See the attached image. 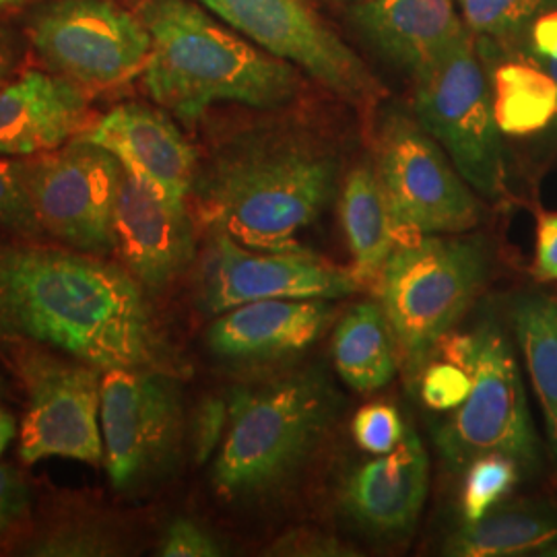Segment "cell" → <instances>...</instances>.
Masks as SVG:
<instances>
[{
	"label": "cell",
	"mask_w": 557,
	"mask_h": 557,
	"mask_svg": "<svg viewBox=\"0 0 557 557\" xmlns=\"http://www.w3.org/2000/svg\"><path fill=\"white\" fill-rule=\"evenodd\" d=\"M492 103L499 133L527 137L557 119V83L541 66L508 62L492 77Z\"/></svg>",
	"instance_id": "cb8c5ba5"
},
{
	"label": "cell",
	"mask_w": 557,
	"mask_h": 557,
	"mask_svg": "<svg viewBox=\"0 0 557 557\" xmlns=\"http://www.w3.org/2000/svg\"><path fill=\"white\" fill-rule=\"evenodd\" d=\"M21 176L48 236L81 252L112 255L122 163L91 140L20 158Z\"/></svg>",
	"instance_id": "30bf717a"
},
{
	"label": "cell",
	"mask_w": 557,
	"mask_h": 557,
	"mask_svg": "<svg viewBox=\"0 0 557 557\" xmlns=\"http://www.w3.org/2000/svg\"><path fill=\"white\" fill-rule=\"evenodd\" d=\"M419 395L436 411H453L471 391V372L446 359H432L419 376Z\"/></svg>",
	"instance_id": "f1b7e54d"
},
{
	"label": "cell",
	"mask_w": 557,
	"mask_h": 557,
	"mask_svg": "<svg viewBox=\"0 0 557 557\" xmlns=\"http://www.w3.org/2000/svg\"><path fill=\"white\" fill-rule=\"evenodd\" d=\"M29 490L20 473L0 465V539L9 535L29 512Z\"/></svg>",
	"instance_id": "d6a6232c"
},
{
	"label": "cell",
	"mask_w": 557,
	"mask_h": 557,
	"mask_svg": "<svg viewBox=\"0 0 557 557\" xmlns=\"http://www.w3.org/2000/svg\"><path fill=\"white\" fill-rule=\"evenodd\" d=\"M487 275V257L478 239L413 236L400 239L379 281L384 319L397 349L407 386L418 384L469 310Z\"/></svg>",
	"instance_id": "5b68a950"
},
{
	"label": "cell",
	"mask_w": 557,
	"mask_h": 557,
	"mask_svg": "<svg viewBox=\"0 0 557 557\" xmlns=\"http://www.w3.org/2000/svg\"><path fill=\"white\" fill-rule=\"evenodd\" d=\"M89 89L52 71H25L0 87V156L29 158L77 139L91 124Z\"/></svg>",
	"instance_id": "e0dca14e"
},
{
	"label": "cell",
	"mask_w": 557,
	"mask_h": 557,
	"mask_svg": "<svg viewBox=\"0 0 557 557\" xmlns=\"http://www.w3.org/2000/svg\"><path fill=\"white\" fill-rule=\"evenodd\" d=\"M278 554L285 556H341L345 552L335 539L324 537L322 533H294L289 537L281 539L277 545Z\"/></svg>",
	"instance_id": "d590c367"
},
{
	"label": "cell",
	"mask_w": 557,
	"mask_h": 557,
	"mask_svg": "<svg viewBox=\"0 0 557 557\" xmlns=\"http://www.w3.org/2000/svg\"><path fill=\"white\" fill-rule=\"evenodd\" d=\"M471 391L436 434L442 457L453 471H465L475 458L499 453L518 465L537 460V440L531 423L517 359L494 322L475 331Z\"/></svg>",
	"instance_id": "9c48e42d"
},
{
	"label": "cell",
	"mask_w": 557,
	"mask_h": 557,
	"mask_svg": "<svg viewBox=\"0 0 557 557\" xmlns=\"http://www.w3.org/2000/svg\"><path fill=\"white\" fill-rule=\"evenodd\" d=\"M418 122L436 139L467 184L487 199L504 193V153L492 89L475 44L465 34L438 62L413 77Z\"/></svg>",
	"instance_id": "8992f818"
},
{
	"label": "cell",
	"mask_w": 557,
	"mask_h": 557,
	"mask_svg": "<svg viewBox=\"0 0 557 557\" xmlns=\"http://www.w3.org/2000/svg\"><path fill=\"white\" fill-rule=\"evenodd\" d=\"M151 36L143 69L149 98L195 124L215 103L275 110L296 98V69L264 52L193 0H133Z\"/></svg>",
	"instance_id": "3957f363"
},
{
	"label": "cell",
	"mask_w": 557,
	"mask_h": 557,
	"mask_svg": "<svg viewBox=\"0 0 557 557\" xmlns=\"http://www.w3.org/2000/svg\"><path fill=\"white\" fill-rule=\"evenodd\" d=\"M335 308L329 299H259L236 306L213 322L207 343L227 359H277L310 347Z\"/></svg>",
	"instance_id": "ffe728a7"
},
{
	"label": "cell",
	"mask_w": 557,
	"mask_h": 557,
	"mask_svg": "<svg viewBox=\"0 0 557 557\" xmlns=\"http://www.w3.org/2000/svg\"><path fill=\"white\" fill-rule=\"evenodd\" d=\"M0 338L116 368L160 370L168 351L143 285L119 262L38 242H0Z\"/></svg>",
	"instance_id": "6da1fadb"
},
{
	"label": "cell",
	"mask_w": 557,
	"mask_h": 557,
	"mask_svg": "<svg viewBox=\"0 0 557 557\" xmlns=\"http://www.w3.org/2000/svg\"><path fill=\"white\" fill-rule=\"evenodd\" d=\"M557 522L531 512H499L467 520L448 543L450 556L506 557L552 545Z\"/></svg>",
	"instance_id": "d4e9b609"
},
{
	"label": "cell",
	"mask_w": 557,
	"mask_h": 557,
	"mask_svg": "<svg viewBox=\"0 0 557 557\" xmlns=\"http://www.w3.org/2000/svg\"><path fill=\"white\" fill-rule=\"evenodd\" d=\"M430 490V457L416 432L395 450L356 469L343 487V506L363 529L380 535L409 533Z\"/></svg>",
	"instance_id": "ac0fdd59"
},
{
	"label": "cell",
	"mask_w": 557,
	"mask_h": 557,
	"mask_svg": "<svg viewBox=\"0 0 557 557\" xmlns=\"http://www.w3.org/2000/svg\"><path fill=\"white\" fill-rule=\"evenodd\" d=\"M27 0H0V9H11V7H20Z\"/></svg>",
	"instance_id": "ab89813d"
},
{
	"label": "cell",
	"mask_w": 557,
	"mask_h": 557,
	"mask_svg": "<svg viewBox=\"0 0 557 557\" xmlns=\"http://www.w3.org/2000/svg\"><path fill=\"white\" fill-rule=\"evenodd\" d=\"M264 52L306 71L354 103L379 100L382 89L363 60L304 0H197Z\"/></svg>",
	"instance_id": "7c38bea8"
},
{
	"label": "cell",
	"mask_w": 557,
	"mask_h": 557,
	"mask_svg": "<svg viewBox=\"0 0 557 557\" xmlns=\"http://www.w3.org/2000/svg\"><path fill=\"white\" fill-rule=\"evenodd\" d=\"M407 430L397 409L384 403L361 407L354 418V438L370 455H386L395 450Z\"/></svg>",
	"instance_id": "f546056e"
},
{
	"label": "cell",
	"mask_w": 557,
	"mask_h": 557,
	"mask_svg": "<svg viewBox=\"0 0 557 557\" xmlns=\"http://www.w3.org/2000/svg\"><path fill=\"white\" fill-rule=\"evenodd\" d=\"M515 333L537 395L547 436L557 457V301L545 296L518 299Z\"/></svg>",
	"instance_id": "603a6c76"
},
{
	"label": "cell",
	"mask_w": 557,
	"mask_h": 557,
	"mask_svg": "<svg viewBox=\"0 0 557 557\" xmlns=\"http://www.w3.org/2000/svg\"><path fill=\"white\" fill-rule=\"evenodd\" d=\"M358 278L319 255L294 246L262 250L211 230L202 262V306L223 314L259 299H333L358 294Z\"/></svg>",
	"instance_id": "5bb4252c"
},
{
	"label": "cell",
	"mask_w": 557,
	"mask_h": 557,
	"mask_svg": "<svg viewBox=\"0 0 557 557\" xmlns=\"http://www.w3.org/2000/svg\"><path fill=\"white\" fill-rule=\"evenodd\" d=\"M518 465L515 458L490 453L475 458L465 469L462 490V517L478 520L490 515V510L504 498L518 481Z\"/></svg>",
	"instance_id": "484cf974"
},
{
	"label": "cell",
	"mask_w": 557,
	"mask_h": 557,
	"mask_svg": "<svg viewBox=\"0 0 557 557\" xmlns=\"http://www.w3.org/2000/svg\"><path fill=\"white\" fill-rule=\"evenodd\" d=\"M356 2H359V0H356Z\"/></svg>",
	"instance_id": "b9f144b4"
},
{
	"label": "cell",
	"mask_w": 557,
	"mask_h": 557,
	"mask_svg": "<svg viewBox=\"0 0 557 557\" xmlns=\"http://www.w3.org/2000/svg\"><path fill=\"white\" fill-rule=\"evenodd\" d=\"M351 20L363 38L411 79L467 34L453 0H359L351 7Z\"/></svg>",
	"instance_id": "d6986e66"
},
{
	"label": "cell",
	"mask_w": 557,
	"mask_h": 557,
	"mask_svg": "<svg viewBox=\"0 0 557 557\" xmlns=\"http://www.w3.org/2000/svg\"><path fill=\"white\" fill-rule=\"evenodd\" d=\"M230 418L213 462L223 498L259 496L287 481L317 450L333 419L324 380L299 374L230 398Z\"/></svg>",
	"instance_id": "277c9868"
},
{
	"label": "cell",
	"mask_w": 557,
	"mask_h": 557,
	"mask_svg": "<svg viewBox=\"0 0 557 557\" xmlns=\"http://www.w3.org/2000/svg\"><path fill=\"white\" fill-rule=\"evenodd\" d=\"M195 225L188 207L165 199L122 168L112 218V255L143 287L160 292L195 259Z\"/></svg>",
	"instance_id": "9a60e30c"
},
{
	"label": "cell",
	"mask_w": 557,
	"mask_h": 557,
	"mask_svg": "<svg viewBox=\"0 0 557 557\" xmlns=\"http://www.w3.org/2000/svg\"><path fill=\"white\" fill-rule=\"evenodd\" d=\"M4 391H7V386H4V380L0 376V398L4 397Z\"/></svg>",
	"instance_id": "60d3db41"
},
{
	"label": "cell",
	"mask_w": 557,
	"mask_h": 557,
	"mask_svg": "<svg viewBox=\"0 0 557 557\" xmlns=\"http://www.w3.org/2000/svg\"><path fill=\"white\" fill-rule=\"evenodd\" d=\"M23 62V41L20 36L4 23H0V87L17 77Z\"/></svg>",
	"instance_id": "8d00e7d4"
},
{
	"label": "cell",
	"mask_w": 557,
	"mask_h": 557,
	"mask_svg": "<svg viewBox=\"0 0 557 557\" xmlns=\"http://www.w3.org/2000/svg\"><path fill=\"white\" fill-rule=\"evenodd\" d=\"M333 359L338 376L358 393H374L395 379L397 349L380 304L361 301L341 319Z\"/></svg>",
	"instance_id": "7402d4cb"
},
{
	"label": "cell",
	"mask_w": 557,
	"mask_h": 557,
	"mask_svg": "<svg viewBox=\"0 0 557 557\" xmlns=\"http://www.w3.org/2000/svg\"><path fill=\"white\" fill-rule=\"evenodd\" d=\"M338 213L354 257L351 273L361 285L379 287L380 275L400 238L374 163H361L347 176Z\"/></svg>",
	"instance_id": "44dd1931"
},
{
	"label": "cell",
	"mask_w": 557,
	"mask_h": 557,
	"mask_svg": "<svg viewBox=\"0 0 557 557\" xmlns=\"http://www.w3.org/2000/svg\"><path fill=\"white\" fill-rule=\"evenodd\" d=\"M79 137L108 149L137 178L172 202L186 205L199 170L195 147L163 110L140 101L114 106Z\"/></svg>",
	"instance_id": "2e32d148"
},
{
	"label": "cell",
	"mask_w": 557,
	"mask_h": 557,
	"mask_svg": "<svg viewBox=\"0 0 557 557\" xmlns=\"http://www.w3.org/2000/svg\"><path fill=\"white\" fill-rule=\"evenodd\" d=\"M337 151L310 133L262 126L221 143L199 165L190 197L200 221L262 250L299 246L298 232L335 197Z\"/></svg>",
	"instance_id": "7a4b0ae2"
},
{
	"label": "cell",
	"mask_w": 557,
	"mask_h": 557,
	"mask_svg": "<svg viewBox=\"0 0 557 557\" xmlns=\"http://www.w3.org/2000/svg\"><path fill=\"white\" fill-rule=\"evenodd\" d=\"M103 465L114 487L160 473L182 436L176 384L160 370L116 368L101 380Z\"/></svg>",
	"instance_id": "4fadbf2b"
},
{
	"label": "cell",
	"mask_w": 557,
	"mask_h": 557,
	"mask_svg": "<svg viewBox=\"0 0 557 557\" xmlns=\"http://www.w3.org/2000/svg\"><path fill=\"white\" fill-rule=\"evenodd\" d=\"M15 419L11 413H7L4 409H0V455L7 450V446L11 444V440L15 438Z\"/></svg>",
	"instance_id": "74e56055"
},
{
	"label": "cell",
	"mask_w": 557,
	"mask_h": 557,
	"mask_svg": "<svg viewBox=\"0 0 557 557\" xmlns=\"http://www.w3.org/2000/svg\"><path fill=\"white\" fill-rule=\"evenodd\" d=\"M27 38L52 73L85 89L137 77L151 52L145 23L116 0H48L27 17Z\"/></svg>",
	"instance_id": "ba28073f"
},
{
	"label": "cell",
	"mask_w": 557,
	"mask_h": 557,
	"mask_svg": "<svg viewBox=\"0 0 557 557\" xmlns=\"http://www.w3.org/2000/svg\"><path fill=\"white\" fill-rule=\"evenodd\" d=\"M467 25L481 34H504L527 20L537 0H458Z\"/></svg>",
	"instance_id": "4dcf8cb0"
},
{
	"label": "cell",
	"mask_w": 557,
	"mask_h": 557,
	"mask_svg": "<svg viewBox=\"0 0 557 557\" xmlns=\"http://www.w3.org/2000/svg\"><path fill=\"white\" fill-rule=\"evenodd\" d=\"M549 75H552V79L556 81L557 83V59L554 60H547V62H543L541 64Z\"/></svg>",
	"instance_id": "f35d334b"
},
{
	"label": "cell",
	"mask_w": 557,
	"mask_h": 557,
	"mask_svg": "<svg viewBox=\"0 0 557 557\" xmlns=\"http://www.w3.org/2000/svg\"><path fill=\"white\" fill-rule=\"evenodd\" d=\"M533 273L539 281H557V213L539 218Z\"/></svg>",
	"instance_id": "e575fe53"
},
{
	"label": "cell",
	"mask_w": 557,
	"mask_h": 557,
	"mask_svg": "<svg viewBox=\"0 0 557 557\" xmlns=\"http://www.w3.org/2000/svg\"><path fill=\"white\" fill-rule=\"evenodd\" d=\"M160 554L165 557H215L221 556V547L197 522L180 518L168 527Z\"/></svg>",
	"instance_id": "1f68e13d"
},
{
	"label": "cell",
	"mask_w": 557,
	"mask_h": 557,
	"mask_svg": "<svg viewBox=\"0 0 557 557\" xmlns=\"http://www.w3.org/2000/svg\"><path fill=\"white\" fill-rule=\"evenodd\" d=\"M230 418V405L221 398H209L200 405L195 419V457L199 462L209 460L223 440Z\"/></svg>",
	"instance_id": "836d02e7"
},
{
	"label": "cell",
	"mask_w": 557,
	"mask_h": 557,
	"mask_svg": "<svg viewBox=\"0 0 557 557\" xmlns=\"http://www.w3.org/2000/svg\"><path fill=\"white\" fill-rule=\"evenodd\" d=\"M0 227L21 238L46 236L21 176L20 160L0 161Z\"/></svg>",
	"instance_id": "83f0119b"
},
{
	"label": "cell",
	"mask_w": 557,
	"mask_h": 557,
	"mask_svg": "<svg viewBox=\"0 0 557 557\" xmlns=\"http://www.w3.org/2000/svg\"><path fill=\"white\" fill-rule=\"evenodd\" d=\"M374 153V170L398 234L450 236L478 225L473 188L418 120L388 112L380 122Z\"/></svg>",
	"instance_id": "52a82bcc"
},
{
	"label": "cell",
	"mask_w": 557,
	"mask_h": 557,
	"mask_svg": "<svg viewBox=\"0 0 557 557\" xmlns=\"http://www.w3.org/2000/svg\"><path fill=\"white\" fill-rule=\"evenodd\" d=\"M29 552L48 557L112 556L119 552V533L101 520H64L46 531Z\"/></svg>",
	"instance_id": "4316f807"
},
{
	"label": "cell",
	"mask_w": 557,
	"mask_h": 557,
	"mask_svg": "<svg viewBox=\"0 0 557 557\" xmlns=\"http://www.w3.org/2000/svg\"><path fill=\"white\" fill-rule=\"evenodd\" d=\"M17 368L27 393L21 460L36 465L44 458H73L101 465L103 370L71 356L60 358L38 345L23 347Z\"/></svg>",
	"instance_id": "8fae6325"
}]
</instances>
